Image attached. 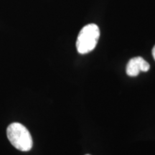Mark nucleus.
Listing matches in <instances>:
<instances>
[{"label": "nucleus", "instance_id": "obj_3", "mask_svg": "<svg viewBox=\"0 0 155 155\" xmlns=\"http://www.w3.org/2000/svg\"><path fill=\"white\" fill-rule=\"evenodd\" d=\"M150 68V65L141 57L131 58L127 65V74L129 76H137L140 72H147Z\"/></svg>", "mask_w": 155, "mask_h": 155}, {"label": "nucleus", "instance_id": "obj_2", "mask_svg": "<svg viewBox=\"0 0 155 155\" xmlns=\"http://www.w3.org/2000/svg\"><path fill=\"white\" fill-rule=\"evenodd\" d=\"M100 38L99 28L95 24H89L81 29L78 36L76 48L80 54L90 53L96 48Z\"/></svg>", "mask_w": 155, "mask_h": 155}, {"label": "nucleus", "instance_id": "obj_4", "mask_svg": "<svg viewBox=\"0 0 155 155\" xmlns=\"http://www.w3.org/2000/svg\"><path fill=\"white\" fill-rule=\"evenodd\" d=\"M152 55L153 57H154V59L155 60V45L154 46V48H153L152 49Z\"/></svg>", "mask_w": 155, "mask_h": 155}, {"label": "nucleus", "instance_id": "obj_5", "mask_svg": "<svg viewBox=\"0 0 155 155\" xmlns=\"http://www.w3.org/2000/svg\"><path fill=\"white\" fill-rule=\"evenodd\" d=\"M86 155H90V154H86Z\"/></svg>", "mask_w": 155, "mask_h": 155}, {"label": "nucleus", "instance_id": "obj_1", "mask_svg": "<svg viewBox=\"0 0 155 155\" xmlns=\"http://www.w3.org/2000/svg\"><path fill=\"white\" fill-rule=\"evenodd\" d=\"M7 137L17 150L28 152L32 147V139L27 128L19 123H13L7 128Z\"/></svg>", "mask_w": 155, "mask_h": 155}]
</instances>
